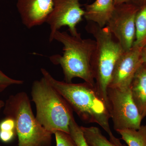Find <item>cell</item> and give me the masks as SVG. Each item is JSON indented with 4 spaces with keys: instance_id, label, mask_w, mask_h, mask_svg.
I'll return each mask as SVG.
<instances>
[{
    "instance_id": "cell-1",
    "label": "cell",
    "mask_w": 146,
    "mask_h": 146,
    "mask_svg": "<svg viewBox=\"0 0 146 146\" xmlns=\"http://www.w3.org/2000/svg\"><path fill=\"white\" fill-rule=\"evenodd\" d=\"M41 72L42 77L63 97L82 121L98 124L108 134L111 142L122 144L111 131L107 106L95 86L86 82L76 84L58 80L44 68Z\"/></svg>"
},
{
    "instance_id": "cell-2",
    "label": "cell",
    "mask_w": 146,
    "mask_h": 146,
    "mask_svg": "<svg viewBox=\"0 0 146 146\" xmlns=\"http://www.w3.org/2000/svg\"><path fill=\"white\" fill-rule=\"evenodd\" d=\"M56 40L63 45V54L50 56L51 62L60 65L63 70L65 82L72 83L76 78L95 86L91 61L96 46L95 39H83L80 33L72 35L67 32L58 31L52 36L51 42Z\"/></svg>"
},
{
    "instance_id": "cell-3",
    "label": "cell",
    "mask_w": 146,
    "mask_h": 146,
    "mask_svg": "<svg viewBox=\"0 0 146 146\" xmlns=\"http://www.w3.org/2000/svg\"><path fill=\"white\" fill-rule=\"evenodd\" d=\"M85 29L96 41L91 59V69L97 92L108 107V88L115 64L124 50L106 26L102 28L88 22Z\"/></svg>"
},
{
    "instance_id": "cell-4",
    "label": "cell",
    "mask_w": 146,
    "mask_h": 146,
    "mask_svg": "<svg viewBox=\"0 0 146 146\" xmlns=\"http://www.w3.org/2000/svg\"><path fill=\"white\" fill-rule=\"evenodd\" d=\"M31 96L36 107V119L46 130L52 134L57 131L70 134L72 109L43 77L33 83Z\"/></svg>"
},
{
    "instance_id": "cell-5",
    "label": "cell",
    "mask_w": 146,
    "mask_h": 146,
    "mask_svg": "<svg viewBox=\"0 0 146 146\" xmlns=\"http://www.w3.org/2000/svg\"><path fill=\"white\" fill-rule=\"evenodd\" d=\"M31 104L27 94L22 91L10 96L3 108L5 117L15 121L18 146H51L52 134L37 121Z\"/></svg>"
},
{
    "instance_id": "cell-6",
    "label": "cell",
    "mask_w": 146,
    "mask_h": 146,
    "mask_svg": "<svg viewBox=\"0 0 146 146\" xmlns=\"http://www.w3.org/2000/svg\"><path fill=\"white\" fill-rule=\"evenodd\" d=\"M107 97L108 108L116 131L140 128L143 119L132 99L130 87H108Z\"/></svg>"
},
{
    "instance_id": "cell-7",
    "label": "cell",
    "mask_w": 146,
    "mask_h": 146,
    "mask_svg": "<svg viewBox=\"0 0 146 146\" xmlns=\"http://www.w3.org/2000/svg\"><path fill=\"white\" fill-rule=\"evenodd\" d=\"M139 7L128 2L115 5L106 25L124 51L133 47L136 37V17Z\"/></svg>"
},
{
    "instance_id": "cell-8",
    "label": "cell",
    "mask_w": 146,
    "mask_h": 146,
    "mask_svg": "<svg viewBox=\"0 0 146 146\" xmlns=\"http://www.w3.org/2000/svg\"><path fill=\"white\" fill-rule=\"evenodd\" d=\"M80 0H53V7L46 23L50 26L49 41L55 33L63 27H67L72 35L79 34L76 26L82 21L84 10Z\"/></svg>"
},
{
    "instance_id": "cell-9",
    "label": "cell",
    "mask_w": 146,
    "mask_h": 146,
    "mask_svg": "<svg viewBox=\"0 0 146 146\" xmlns=\"http://www.w3.org/2000/svg\"><path fill=\"white\" fill-rule=\"evenodd\" d=\"M142 48L133 46L123 52L115 64L108 87L120 89L130 87L135 73L143 63L141 57Z\"/></svg>"
},
{
    "instance_id": "cell-10",
    "label": "cell",
    "mask_w": 146,
    "mask_h": 146,
    "mask_svg": "<svg viewBox=\"0 0 146 146\" xmlns=\"http://www.w3.org/2000/svg\"><path fill=\"white\" fill-rule=\"evenodd\" d=\"M17 9L28 29L46 23L53 7V0H18Z\"/></svg>"
},
{
    "instance_id": "cell-11",
    "label": "cell",
    "mask_w": 146,
    "mask_h": 146,
    "mask_svg": "<svg viewBox=\"0 0 146 146\" xmlns=\"http://www.w3.org/2000/svg\"><path fill=\"white\" fill-rule=\"evenodd\" d=\"M114 0H96L85 5L84 17L103 28L106 26L115 9Z\"/></svg>"
},
{
    "instance_id": "cell-12",
    "label": "cell",
    "mask_w": 146,
    "mask_h": 146,
    "mask_svg": "<svg viewBox=\"0 0 146 146\" xmlns=\"http://www.w3.org/2000/svg\"><path fill=\"white\" fill-rule=\"evenodd\" d=\"M131 96L143 119L146 117V65L143 63L133 77L130 86Z\"/></svg>"
},
{
    "instance_id": "cell-13",
    "label": "cell",
    "mask_w": 146,
    "mask_h": 146,
    "mask_svg": "<svg viewBox=\"0 0 146 146\" xmlns=\"http://www.w3.org/2000/svg\"><path fill=\"white\" fill-rule=\"evenodd\" d=\"M80 127L84 136L89 146H126L123 144L116 145L108 140L99 128L94 126Z\"/></svg>"
},
{
    "instance_id": "cell-14",
    "label": "cell",
    "mask_w": 146,
    "mask_h": 146,
    "mask_svg": "<svg viewBox=\"0 0 146 146\" xmlns=\"http://www.w3.org/2000/svg\"><path fill=\"white\" fill-rule=\"evenodd\" d=\"M128 146H146V125L138 129H127L117 131Z\"/></svg>"
},
{
    "instance_id": "cell-15",
    "label": "cell",
    "mask_w": 146,
    "mask_h": 146,
    "mask_svg": "<svg viewBox=\"0 0 146 146\" xmlns=\"http://www.w3.org/2000/svg\"><path fill=\"white\" fill-rule=\"evenodd\" d=\"M136 37L133 46L146 44V2L140 7L136 17Z\"/></svg>"
},
{
    "instance_id": "cell-16",
    "label": "cell",
    "mask_w": 146,
    "mask_h": 146,
    "mask_svg": "<svg viewBox=\"0 0 146 146\" xmlns=\"http://www.w3.org/2000/svg\"><path fill=\"white\" fill-rule=\"evenodd\" d=\"M70 135L77 146H89L84 136L81 127L76 122L73 117L70 122Z\"/></svg>"
},
{
    "instance_id": "cell-17",
    "label": "cell",
    "mask_w": 146,
    "mask_h": 146,
    "mask_svg": "<svg viewBox=\"0 0 146 146\" xmlns=\"http://www.w3.org/2000/svg\"><path fill=\"white\" fill-rule=\"evenodd\" d=\"M54 134L56 146H77L69 133L57 131Z\"/></svg>"
},
{
    "instance_id": "cell-18",
    "label": "cell",
    "mask_w": 146,
    "mask_h": 146,
    "mask_svg": "<svg viewBox=\"0 0 146 146\" xmlns=\"http://www.w3.org/2000/svg\"><path fill=\"white\" fill-rule=\"evenodd\" d=\"M24 83L22 80L11 78L0 70V93L12 85H21Z\"/></svg>"
},
{
    "instance_id": "cell-19",
    "label": "cell",
    "mask_w": 146,
    "mask_h": 146,
    "mask_svg": "<svg viewBox=\"0 0 146 146\" xmlns=\"http://www.w3.org/2000/svg\"><path fill=\"white\" fill-rule=\"evenodd\" d=\"M0 130L16 131V123L14 119L9 117H5L0 122Z\"/></svg>"
},
{
    "instance_id": "cell-20",
    "label": "cell",
    "mask_w": 146,
    "mask_h": 146,
    "mask_svg": "<svg viewBox=\"0 0 146 146\" xmlns=\"http://www.w3.org/2000/svg\"><path fill=\"white\" fill-rule=\"evenodd\" d=\"M16 135V131L0 130V140L4 143H7L11 142Z\"/></svg>"
},
{
    "instance_id": "cell-21",
    "label": "cell",
    "mask_w": 146,
    "mask_h": 146,
    "mask_svg": "<svg viewBox=\"0 0 146 146\" xmlns=\"http://www.w3.org/2000/svg\"><path fill=\"white\" fill-rule=\"evenodd\" d=\"M130 2L140 7L146 2V0H131Z\"/></svg>"
},
{
    "instance_id": "cell-22",
    "label": "cell",
    "mask_w": 146,
    "mask_h": 146,
    "mask_svg": "<svg viewBox=\"0 0 146 146\" xmlns=\"http://www.w3.org/2000/svg\"><path fill=\"white\" fill-rule=\"evenodd\" d=\"M141 57L143 62L146 65V44L142 48L141 50Z\"/></svg>"
},
{
    "instance_id": "cell-23",
    "label": "cell",
    "mask_w": 146,
    "mask_h": 146,
    "mask_svg": "<svg viewBox=\"0 0 146 146\" xmlns=\"http://www.w3.org/2000/svg\"><path fill=\"white\" fill-rule=\"evenodd\" d=\"M131 0H114L115 5L121 4L124 3L130 2Z\"/></svg>"
},
{
    "instance_id": "cell-24",
    "label": "cell",
    "mask_w": 146,
    "mask_h": 146,
    "mask_svg": "<svg viewBox=\"0 0 146 146\" xmlns=\"http://www.w3.org/2000/svg\"><path fill=\"white\" fill-rule=\"evenodd\" d=\"M5 104V102H4L2 100H0V112H1L2 109L4 107Z\"/></svg>"
},
{
    "instance_id": "cell-25",
    "label": "cell",
    "mask_w": 146,
    "mask_h": 146,
    "mask_svg": "<svg viewBox=\"0 0 146 146\" xmlns=\"http://www.w3.org/2000/svg\"><path fill=\"white\" fill-rule=\"evenodd\" d=\"M0 146H1V145H0Z\"/></svg>"
}]
</instances>
